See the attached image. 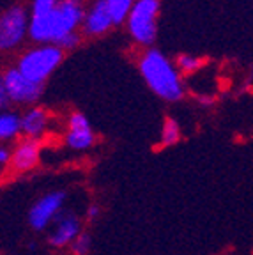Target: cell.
Returning <instances> with one entry per match:
<instances>
[{"instance_id":"8fae6325","label":"cell","mask_w":253,"mask_h":255,"mask_svg":"<svg viewBox=\"0 0 253 255\" xmlns=\"http://www.w3.org/2000/svg\"><path fill=\"white\" fill-rule=\"evenodd\" d=\"M41 158V143L39 140L21 138L12 149V158L9 167L16 174H27L39 165Z\"/></svg>"},{"instance_id":"4fadbf2b","label":"cell","mask_w":253,"mask_h":255,"mask_svg":"<svg viewBox=\"0 0 253 255\" xmlns=\"http://www.w3.org/2000/svg\"><path fill=\"white\" fill-rule=\"evenodd\" d=\"M21 135V116L12 110L0 112V143L11 142Z\"/></svg>"},{"instance_id":"277c9868","label":"cell","mask_w":253,"mask_h":255,"mask_svg":"<svg viewBox=\"0 0 253 255\" xmlns=\"http://www.w3.org/2000/svg\"><path fill=\"white\" fill-rule=\"evenodd\" d=\"M161 11L159 0H134L126 20L131 39L140 46L150 48L158 37V16Z\"/></svg>"},{"instance_id":"30bf717a","label":"cell","mask_w":253,"mask_h":255,"mask_svg":"<svg viewBox=\"0 0 253 255\" xmlns=\"http://www.w3.org/2000/svg\"><path fill=\"white\" fill-rule=\"evenodd\" d=\"M110 9L105 0H92V4L85 11V18L82 23V34L87 37H101L114 28Z\"/></svg>"},{"instance_id":"7402d4cb","label":"cell","mask_w":253,"mask_h":255,"mask_svg":"<svg viewBox=\"0 0 253 255\" xmlns=\"http://www.w3.org/2000/svg\"><path fill=\"white\" fill-rule=\"evenodd\" d=\"M11 158H12V151L7 147V145H4V143H0V165L2 167H5V165L11 163Z\"/></svg>"},{"instance_id":"6da1fadb","label":"cell","mask_w":253,"mask_h":255,"mask_svg":"<svg viewBox=\"0 0 253 255\" xmlns=\"http://www.w3.org/2000/svg\"><path fill=\"white\" fill-rule=\"evenodd\" d=\"M85 11V0H59L53 11L30 16L28 37L36 44H57L66 34L82 28Z\"/></svg>"},{"instance_id":"44dd1931","label":"cell","mask_w":253,"mask_h":255,"mask_svg":"<svg viewBox=\"0 0 253 255\" xmlns=\"http://www.w3.org/2000/svg\"><path fill=\"white\" fill-rule=\"evenodd\" d=\"M9 105H11V100H9L7 91H5L4 84H2V80H0V112L9 110Z\"/></svg>"},{"instance_id":"ba28073f","label":"cell","mask_w":253,"mask_h":255,"mask_svg":"<svg viewBox=\"0 0 253 255\" xmlns=\"http://www.w3.org/2000/svg\"><path fill=\"white\" fill-rule=\"evenodd\" d=\"M82 232H83L82 218L75 211H71V209H64L55 218V222L52 223V229H50V234L46 238V243L50 248L64 250V248L71 247V243Z\"/></svg>"},{"instance_id":"7a4b0ae2","label":"cell","mask_w":253,"mask_h":255,"mask_svg":"<svg viewBox=\"0 0 253 255\" xmlns=\"http://www.w3.org/2000/svg\"><path fill=\"white\" fill-rule=\"evenodd\" d=\"M138 71L150 92H154L159 100L175 103L184 98L181 73L161 50L150 46L145 48L138 59Z\"/></svg>"},{"instance_id":"ffe728a7","label":"cell","mask_w":253,"mask_h":255,"mask_svg":"<svg viewBox=\"0 0 253 255\" xmlns=\"http://www.w3.org/2000/svg\"><path fill=\"white\" fill-rule=\"evenodd\" d=\"M99 216H101V206H99L98 202L89 204L87 211H85V220H87L89 223H94L99 220Z\"/></svg>"},{"instance_id":"2e32d148","label":"cell","mask_w":253,"mask_h":255,"mask_svg":"<svg viewBox=\"0 0 253 255\" xmlns=\"http://www.w3.org/2000/svg\"><path fill=\"white\" fill-rule=\"evenodd\" d=\"M202 66H204V59H200L197 55H191V53H181L175 59V68L182 75H191V73L198 71Z\"/></svg>"},{"instance_id":"5bb4252c","label":"cell","mask_w":253,"mask_h":255,"mask_svg":"<svg viewBox=\"0 0 253 255\" xmlns=\"http://www.w3.org/2000/svg\"><path fill=\"white\" fill-rule=\"evenodd\" d=\"M181 140V126L172 117H165L161 128V135H159V145L161 147H172Z\"/></svg>"},{"instance_id":"7c38bea8","label":"cell","mask_w":253,"mask_h":255,"mask_svg":"<svg viewBox=\"0 0 253 255\" xmlns=\"http://www.w3.org/2000/svg\"><path fill=\"white\" fill-rule=\"evenodd\" d=\"M48 124H50V116L48 110L43 107H28L21 114V136L30 140H39L46 133Z\"/></svg>"},{"instance_id":"ac0fdd59","label":"cell","mask_w":253,"mask_h":255,"mask_svg":"<svg viewBox=\"0 0 253 255\" xmlns=\"http://www.w3.org/2000/svg\"><path fill=\"white\" fill-rule=\"evenodd\" d=\"M80 44H82V34L76 30V32H69V34H66V36L57 43V46H59L62 52H71V50L78 48Z\"/></svg>"},{"instance_id":"d6986e66","label":"cell","mask_w":253,"mask_h":255,"mask_svg":"<svg viewBox=\"0 0 253 255\" xmlns=\"http://www.w3.org/2000/svg\"><path fill=\"white\" fill-rule=\"evenodd\" d=\"M59 4V0H32L30 5V16H39L46 14V12L53 11Z\"/></svg>"},{"instance_id":"e0dca14e","label":"cell","mask_w":253,"mask_h":255,"mask_svg":"<svg viewBox=\"0 0 253 255\" xmlns=\"http://www.w3.org/2000/svg\"><path fill=\"white\" fill-rule=\"evenodd\" d=\"M92 250V236L83 231L69 247L71 255H89Z\"/></svg>"},{"instance_id":"5b68a950","label":"cell","mask_w":253,"mask_h":255,"mask_svg":"<svg viewBox=\"0 0 253 255\" xmlns=\"http://www.w3.org/2000/svg\"><path fill=\"white\" fill-rule=\"evenodd\" d=\"M30 12L25 5L14 4L0 14V53L14 52L28 36Z\"/></svg>"},{"instance_id":"9c48e42d","label":"cell","mask_w":253,"mask_h":255,"mask_svg":"<svg viewBox=\"0 0 253 255\" xmlns=\"http://www.w3.org/2000/svg\"><path fill=\"white\" fill-rule=\"evenodd\" d=\"M64 142L73 151H87L94 145V129L82 112H73L71 116L67 117V129L64 135Z\"/></svg>"},{"instance_id":"8992f818","label":"cell","mask_w":253,"mask_h":255,"mask_svg":"<svg viewBox=\"0 0 253 255\" xmlns=\"http://www.w3.org/2000/svg\"><path fill=\"white\" fill-rule=\"evenodd\" d=\"M67 193L64 190H53L41 195L28 209L27 222L34 232H43L52 227L55 218L64 211Z\"/></svg>"},{"instance_id":"3957f363","label":"cell","mask_w":253,"mask_h":255,"mask_svg":"<svg viewBox=\"0 0 253 255\" xmlns=\"http://www.w3.org/2000/svg\"><path fill=\"white\" fill-rule=\"evenodd\" d=\"M64 55L66 52H62L57 44H36V46L27 48L18 57L16 69L34 84L44 85V82L62 64Z\"/></svg>"},{"instance_id":"52a82bcc","label":"cell","mask_w":253,"mask_h":255,"mask_svg":"<svg viewBox=\"0 0 253 255\" xmlns=\"http://www.w3.org/2000/svg\"><path fill=\"white\" fill-rule=\"evenodd\" d=\"M0 80H2L5 91H7L11 103L21 105V107H34L41 100V96L44 92V85L30 82L27 76H23L16 69V66H11V68L5 69L0 75Z\"/></svg>"},{"instance_id":"9a60e30c","label":"cell","mask_w":253,"mask_h":255,"mask_svg":"<svg viewBox=\"0 0 253 255\" xmlns=\"http://www.w3.org/2000/svg\"><path fill=\"white\" fill-rule=\"evenodd\" d=\"M110 9L112 20L114 25H121L127 20V14H129L131 7H133L134 0H105Z\"/></svg>"}]
</instances>
